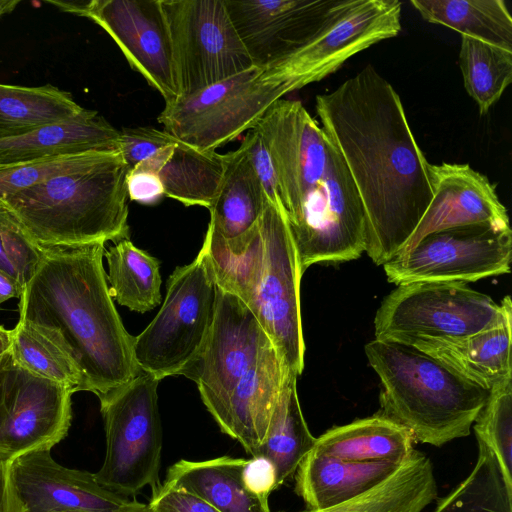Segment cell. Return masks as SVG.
Instances as JSON below:
<instances>
[{"mask_svg":"<svg viewBox=\"0 0 512 512\" xmlns=\"http://www.w3.org/2000/svg\"><path fill=\"white\" fill-rule=\"evenodd\" d=\"M413 442L409 430L380 413L327 430L313 449L344 461L401 464L413 451Z\"/></svg>","mask_w":512,"mask_h":512,"instance_id":"d4e9b609","label":"cell"},{"mask_svg":"<svg viewBox=\"0 0 512 512\" xmlns=\"http://www.w3.org/2000/svg\"><path fill=\"white\" fill-rule=\"evenodd\" d=\"M23 287L12 276L0 270V305L11 298H19Z\"/></svg>","mask_w":512,"mask_h":512,"instance_id":"bcb514c9","label":"cell"},{"mask_svg":"<svg viewBox=\"0 0 512 512\" xmlns=\"http://www.w3.org/2000/svg\"><path fill=\"white\" fill-rule=\"evenodd\" d=\"M58 9L87 17L116 42L130 66L163 96L179 97L172 41L162 0L48 1Z\"/></svg>","mask_w":512,"mask_h":512,"instance_id":"9a60e30c","label":"cell"},{"mask_svg":"<svg viewBox=\"0 0 512 512\" xmlns=\"http://www.w3.org/2000/svg\"><path fill=\"white\" fill-rule=\"evenodd\" d=\"M287 93L290 92L285 84L253 66L165 103L158 122L178 141L215 151L253 129L268 108Z\"/></svg>","mask_w":512,"mask_h":512,"instance_id":"30bf717a","label":"cell"},{"mask_svg":"<svg viewBox=\"0 0 512 512\" xmlns=\"http://www.w3.org/2000/svg\"><path fill=\"white\" fill-rule=\"evenodd\" d=\"M12 345V332L0 325V356L10 353Z\"/></svg>","mask_w":512,"mask_h":512,"instance_id":"7dc6e473","label":"cell"},{"mask_svg":"<svg viewBox=\"0 0 512 512\" xmlns=\"http://www.w3.org/2000/svg\"><path fill=\"white\" fill-rule=\"evenodd\" d=\"M436 496L433 465L413 449L389 477L370 490L326 509L299 512H422Z\"/></svg>","mask_w":512,"mask_h":512,"instance_id":"4316f807","label":"cell"},{"mask_svg":"<svg viewBox=\"0 0 512 512\" xmlns=\"http://www.w3.org/2000/svg\"><path fill=\"white\" fill-rule=\"evenodd\" d=\"M20 2V0H0V18L11 13Z\"/></svg>","mask_w":512,"mask_h":512,"instance_id":"c3c4849f","label":"cell"},{"mask_svg":"<svg viewBox=\"0 0 512 512\" xmlns=\"http://www.w3.org/2000/svg\"><path fill=\"white\" fill-rule=\"evenodd\" d=\"M335 0H225L254 67L276 65L317 30Z\"/></svg>","mask_w":512,"mask_h":512,"instance_id":"ac0fdd59","label":"cell"},{"mask_svg":"<svg viewBox=\"0 0 512 512\" xmlns=\"http://www.w3.org/2000/svg\"><path fill=\"white\" fill-rule=\"evenodd\" d=\"M242 477L247 490L267 503L270 494L279 488L275 466L262 456L246 460Z\"/></svg>","mask_w":512,"mask_h":512,"instance_id":"b9f144b4","label":"cell"},{"mask_svg":"<svg viewBox=\"0 0 512 512\" xmlns=\"http://www.w3.org/2000/svg\"><path fill=\"white\" fill-rule=\"evenodd\" d=\"M104 152H87L33 161L0 164V200L54 176L81 169Z\"/></svg>","mask_w":512,"mask_h":512,"instance_id":"74e56055","label":"cell"},{"mask_svg":"<svg viewBox=\"0 0 512 512\" xmlns=\"http://www.w3.org/2000/svg\"><path fill=\"white\" fill-rule=\"evenodd\" d=\"M459 65L467 93L486 114L512 81V51L461 35Z\"/></svg>","mask_w":512,"mask_h":512,"instance_id":"836d02e7","label":"cell"},{"mask_svg":"<svg viewBox=\"0 0 512 512\" xmlns=\"http://www.w3.org/2000/svg\"><path fill=\"white\" fill-rule=\"evenodd\" d=\"M165 130L153 127L125 128L120 131L119 151L129 170L161 148L176 143Z\"/></svg>","mask_w":512,"mask_h":512,"instance_id":"f35d334b","label":"cell"},{"mask_svg":"<svg viewBox=\"0 0 512 512\" xmlns=\"http://www.w3.org/2000/svg\"><path fill=\"white\" fill-rule=\"evenodd\" d=\"M120 151L81 169L4 196L0 202L41 247H75L129 238L127 175Z\"/></svg>","mask_w":512,"mask_h":512,"instance_id":"5b68a950","label":"cell"},{"mask_svg":"<svg viewBox=\"0 0 512 512\" xmlns=\"http://www.w3.org/2000/svg\"><path fill=\"white\" fill-rule=\"evenodd\" d=\"M473 429L477 440L494 454L507 486L512 489V376L489 390Z\"/></svg>","mask_w":512,"mask_h":512,"instance_id":"d590c367","label":"cell"},{"mask_svg":"<svg viewBox=\"0 0 512 512\" xmlns=\"http://www.w3.org/2000/svg\"><path fill=\"white\" fill-rule=\"evenodd\" d=\"M246 460L230 456L203 461L181 459L167 469L163 484L195 494L220 512H271L269 503L244 485Z\"/></svg>","mask_w":512,"mask_h":512,"instance_id":"cb8c5ba5","label":"cell"},{"mask_svg":"<svg viewBox=\"0 0 512 512\" xmlns=\"http://www.w3.org/2000/svg\"><path fill=\"white\" fill-rule=\"evenodd\" d=\"M273 344L248 306L216 282L214 317L197 357L181 372L217 423L243 376Z\"/></svg>","mask_w":512,"mask_h":512,"instance_id":"5bb4252c","label":"cell"},{"mask_svg":"<svg viewBox=\"0 0 512 512\" xmlns=\"http://www.w3.org/2000/svg\"><path fill=\"white\" fill-rule=\"evenodd\" d=\"M11 332L14 364L73 393L86 391L84 376L58 332L22 318Z\"/></svg>","mask_w":512,"mask_h":512,"instance_id":"f1b7e54d","label":"cell"},{"mask_svg":"<svg viewBox=\"0 0 512 512\" xmlns=\"http://www.w3.org/2000/svg\"><path fill=\"white\" fill-rule=\"evenodd\" d=\"M429 173L432 200L398 255L436 231L478 224L510 227L496 186L484 174L469 164L446 162L430 164Z\"/></svg>","mask_w":512,"mask_h":512,"instance_id":"d6986e66","label":"cell"},{"mask_svg":"<svg viewBox=\"0 0 512 512\" xmlns=\"http://www.w3.org/2000/svg\"><path fill=\"white\" fill-rule=\"evenodd\" d=\"M268 151L302 275L317 263L359 258L368 232L361 198L340 153L308 111L279 130Z\"/></svg>","mask_w":512,"mask_h":512,"instance_id":"3957f363","label":"cell"},{"mask_svg":"<svg viewBox=\"0 0 512 512\" xmlns=\"http://www.w3.org/2000/svg\"><path fill=\"white\" fill-rule=\"evenodd\" d=\"M511 332L512 308L499 324L480 332L455 338L417 339L406 345L419 349L461 377L490 390L512 376Z\"/></svg>","mask_w":512,"mask_h":512,"instance_id":"44dd1931","label":"cell"},{"mask_svg":"<svg viewBox=\"0 0 512 512\" xmlns=\"http://www.w3.org/2000/svg\"><path fill=\"white\" fill-rule=\"evenodd\" d=\"M267 202L244 146L226 153L223 177L209 208L208 226L225 240L239 238L257 224Z\"/></svg>","mask_w":512,"mask_h":512,"instance_id":"484cf974","label":"cell"},{"mask_svg":"<svg viewBox=\"0 0 512 512\" xmlns=\"http://www.w3.org/2000/svg\"><path fill=\"white\" fill-rule=\"evenodd\" d=\"M401 464L384 460L344 461L312 448L295 472V492L306 503L307 509H326L370 490Z\"/></svg>","mask_w":512,"mask_h":512,"instance_id":"603a6c76","label":"cell"},{"mask_svg":"<svg viewBox=\"0 0 512 512\" xmlns=\"http://www.w3.org/2000/svg\"><path fill=\"white\" fill-rule=\"evenodd\" d=\"M422 18L512 51V18L503 0H411Z\"/></svg>","mask_w":512,"mask_h":512,"instance_id":"4dcf8cb0","label":"cell"},{"mask_svg":"<svg viewBox=\"0 0 512 512\" xmlns=\"http://www.w3.org/2000/svg\"><path fill=\"white\" fill-rule=\"evenodd\" d=\"M69 388L33 375L13 361L8 369L1 437L7 460L34 450H51L72 420Z\"/></svg>","mask_w":512,"mask_h":512,"instance_id":"2e32d148","label":"cell"},{"mask_svg":"<svg viewBox=\"0 0 512 512\" xmlns=\"http://www.w3.org/2000/svg\"><path fill=\"white\" fill-rule=\"evenodd\" d=\"M179 97L253 67L225 0H162Z\"/></svg>","mask_w":512,"mask_h":512,"instance_id":"7c38bea8","label":"cell"},{"mask_svg":"<svg viewBox=\"0 0 512 512\" xmlns=\"http://www.w3.org/2000/svg\"><path fill=\"white\" fill-rule=\"evenodd\" d=\"M401 6L399 0H335L313 35L263 72L290 92L321 81L355 54L397 36Z\"/></svg>","mask_w":512,"mask_h":512,"instance_id":"8fae6325","label":"cell"},{"mask_svg":"<svg viewBox=\"0 0 512 512\" xmlns=\"http://www.w3.org/2000/svg\"><path fill=\"white\" fill-rule=\"evenodd\" d=\"M128 198L142 204H154L164 196V189L156 173L132 169L127 175Z\"/></svg>","mask_w":512,"mask_h":512,"instance_id":"7bdbcfd3","label":"cell"},{"mask_svg":"<svg viewBox=\"0 0 512 512\" xmlns=\"http://www.w3.org/2000/svg\"><path fill=\"white\" fill-rule=\"evenodd\" d=\"M129 512H152V511L148 507V504H144L141 502L137 508H135L134 510L129 511Z\"/></svg>","mask_w":512,"mask_h":512,"instance_id":"681fc988","label":"cell"},{"mask_svg":"<svg viewBox=\"0 0 512 512\" xmlns=\"http://www.w3.org/2000/svg\"><path fill=\"white\" fill-rule=\"evenodd\" d=\"M202 246L216 282L248 306L284 368L299 376L305 355L302 273L283 208L268 200L257 224L233 240L223 239L208 226Z\"/></svg>","mask_w":512,"mask_h":512,"instance_id":"277c9868","label":"cell"},{"mask_svg":"<svg viewBox=\"0 0 512 512\" xmlns=\"http://www.w3.org/2000/svg\"><path fill=\"white\" fill-rule=\"evenodd\" d=\"M365 354L380 379L381 414L414 441L440 447L470 434L489 390L410 345L375 338Z\"/></svg>","mask_w":512,"mask_h":512,"instance_id":"8992f818","label":"cell"},{"mask_svg":"<svg viewBox=\"0 0 512 512\" xmlns=\"http://www.w3.org/2000/svg\"><path fill=\"white\" fill-rule=\"evenodd\" d=\"M0 512H25L10 473V460L0 459Z\"/></svg>","mask_w":512,"mask_h":512,"instance_id":"ee69618b","label":"cell"},{"mask_svg":"<svg viewBox=\"0 0 512 512\" xmlns=\"http://www.w3.org/2000/svg\"><path fill=\"white\" fill-rule=\"evenodd\" d=\"M215 303L216 279L202 246L191 263L170 275L160 310L134 337L133 354L139 370L159 381L180 375L206 340Z\"/></svg>","mask_w":512,"mask_h":512,"instance_id":"52a82bcc","label":"cell"},{"mask_svg":"<svg viewBox=\"0 0 512 512\" xmlns=\"http://www.w3.org/2000/svg\"><path fill=\"white\" fill-rule=\"evenodd\" d=\"M12 362L11 354L0 356V459L7 460L6 450L4 448L1 429L4 421V398L8 369Z\"/></svg>","mask_w":512,"mask_h":512,"instance_id":"f6af8a7d","label":"cell"},{"mask_svg":"<svg viewBox=\"0 0 512 512\" xmlns=\"http://www.w3.org/2000/svg\"><path fill=\"white\" fill-rule=\"evenodd\" d=\"M510 227L469 225L436 231L383 264L389 282H474L509 273Z\"/></svg>","mask_w":512,"mask_h":512,"instance_id":"4fadbf2b","label":"cell"},{"mask_svg":"<svg viewBox=\"0 0 512 512\" xmlns=\"http://www.w3.org/2000/svg\"><path fill=\"white\" fill-rule=\"evenodd\" d=\"M84 111L69 92L50 84L36 87L0 84V139L68 121Z\"/></svg>","mask_w":512,"mask_h":512,"instance_id":"f546056e","label":"cell"},{"mask_svg":"<svg viewBox=\"0 0 512 512\" xmlns=\"http://www.w3.org/2000/svg\"><path fill=\"white\" fill-rule=\"evenodd\" d=\"M297 377L285 372L267 433L255 455L273 463L279 487L296 472L316 442L301 410Z\"/></svg>","mask_w":512,"mask_h":512,"instance_id":"83f0119b","label":"cell"},{"mask_svg":"<svg viewBox=\"0 0 512 512\" xmlns=\"http://www.w3.org/2000/svg\"><path fill=\"white\" fill-rule=\"evenodd\" d=\"M241 144L246 149L250 162L262 184L268 200L283 208L277 176L269 152L260 133L255 128L250 129Z\"/></svg>","mask_w":512,"mask_h":512,"instance_id":"ab89813d","label":"cell"},{"mask_svg":"<svg viewBox=\"0 0 512 512\" xmlns=\"http://www.w3.org/2000/svg\"><path fill=\"white\" fill-rule=\"evenodd\" d=\"M159 380L141 372L124 386L99 398L106 450L96 480L106 489L135 496L160 484L163 444L158 410Z\"/></svg>","mask_w":512,"mask_h":512,"instance_id":"ba28073f","label":"cell"},{"mask_svg":"<svg viewBox=\"0 0 512 512\" xmlns=\"http://www.w3.org/2000/svg\"><path fill=\"white\" fill-rule=\"evenodd\" d=\"M120 131L94 110L0 139V164L33 161L87 152L119 151Z\"/></svg>","mask_w":512,"mask_h":512,"instance_id":"7402d4cb","label":"cell"},{"mask_svg":"<svg viewBox=\"0 0 512 512\" xmlns=\"http://www.w3.org/2000/svg\"><path fill=\"white\" fill-rule=\"evenodd\" d=\"M148 507L152 512H220L195 494L163 483L152 491Z\"/></svg>","mask_w":512,"mask_h":512,"instance_id":"60d3db41","label":"cell"},{"mask_svg":"<svg viewBox=\"0 0 512 512\" xmlns=\"http://www.w3.org/2000/svg\"><path fill=\"white\" fill-rule=\"evenodd\" d=\"M10 473L25 512H129L141 503L106 489L94 473L60 465L51 450L10 460Z\"/></svg>","mask_w":512,"mask_h":512,"instance_id":"e0dca14e","label":"cell"},{"mask_svg":"<svg viewBox=\"0 0 512 512\" xmlns=\"http://www.w3.org/2000/svg\"><path fill=\"white\" fill-rule=\"evenodd\" d=\"M286 371L275 347H270L236 385L217 422L252 457L267 433Z\"/></svg>","mask_w":512,"mask_h":512,"instance_id":"ffe728a7","label":"cell"},{"mask_svg":"<svg viewBox=\"0 0 512 512\" xmlns=\"http://www.w3.org/2000/svg\"><path fill=\"white\" fill-rule=\"evenodd\" d=\"M512 308L465 282H413L386 295L374 318L376 339L407 344L417 339L468 336L499 324Z\"/></svg>","mask_w":512,"mask_h":512,"instance_id":"9c48e42d","label":"cell"},{"mask_svg":"<svg viewBox=\"0 0 512 512\" xmlns=\"http://www.w3.org/2000/svg\"><path fill=\"white\" fill-rule=\"evenodd\" d=\"M477 442L474 468L449 494L437 500L433 512H512V489L492 451Z\"/></svg>","mask_w":512,"mask_h":512,"instance_id":"e575fe53","label":"cell"},{"mask_svg":"<svg viewBox=\"0 0 512 512\" xmlns=\"http://www.w3.org/2000/svg\"><path fill=\"white\" fill-rule=\"evenodd\" d=\"M104 243L42 247L19 297V318L59 333L85 382L101 398L136 378L133 339L115 308L103 266Z\"/></svg>","mask_w":512,"mask_h":512,"instance_id":"7a4b0ae2","label":"cell"},{"mask_svg":"<svg viewBox=\"0 0 512 512\" xmlns=\"http://www.w3.org/2000/svg\"><path fill=\"white\" fill-rule=\"evenodd\" d=\"M41 257L42 247L0 202V270L15 278L24 288Z\"/></svg>","mask_w":512,"mask_h":512,"instance_id":"8d00e7d4","label":"cell"},{"mask_svg":"<svg viewBox=\"0 0 512 512\" xmlns=\"http://www.w3.org/2000/svg\"><path fill=\"white\" fill-rule=\"evenodd\" d=\"M113 243L104 251L111 297L132 311L154 309L161 302L160 262L129 238Z\"/></svg>","mask_w":512,"mask_h":512,"instance_id":"d6a6232c","label":"cell"},{"mask_svg":"<svg viewBox=\"0 0 512 512\" xmlns=\"http://www.w3.org/2000/svg\"><path fill=\"white\" fill-rule=\"evenodd\" d=\"M226 154L205 151L177 140L158 177L164 196L185 206L210 208L223 177Z\"/></svg>","mask_w":512,"mask_h":512,"instance_id":"1f68e13d","label":"cell"},{"mask_svg":"<svg viewBox=\"0 0 512 512\" xmlns=\"http://www.w3.org/2000/svg\"><path fill=\"white\" fill-rule=\"evenodd\" d=\"M315 109L361 198L368 224L365 252L383 265L400 253L432 200L430 163L400 96L371 65L317 95Z\"/></svg>","mask_w":512,"mask_h":512,"instance_id":"6da1fadb","label":"cell"}]
</instances>
